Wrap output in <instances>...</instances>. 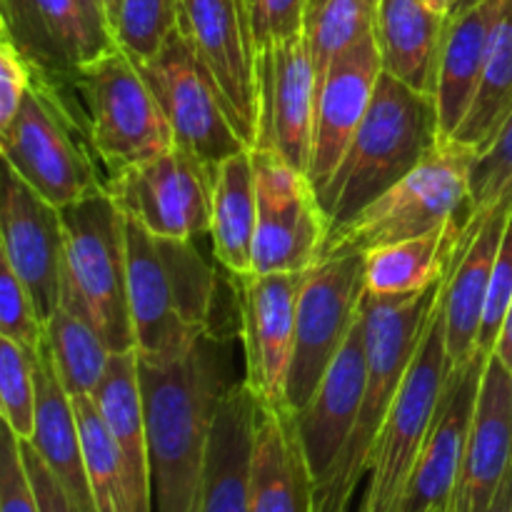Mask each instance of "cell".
Returning a JSON list of instances; mask_svg holds the SVG:
<instances>
[{
	"instance_id": "obj_31",
	"label": "cell",
	"mask_w": 512,
	"mask_h": 512,
	"mask_svg": "<svg viewBox=\"0 0 512 512\" xmlns=\"http://www.w3.org/2000/svg\"><path fill=\"white\" fill-rule=\"evenodd\" d=\"M258 220L253 148L213 168V238L215 260L233 278L253 273V240Z\"/></svg>"
},
{
	"instance_id": "obj_29",
	"label": "cell",
	"mask_w": 512,
	"mask_h": 512,
	"mask_svg": "<svg viewBox=\"0 0 512 512\" xmlns=\"http://www.w3.org/2000/svg\"><path fill=\"white\" fill-rule=\"evenodd\" d=\"M93 400L100 408V413H103L105 425H108L120 455H123L133 510L153 512L148 433H145L138 350L113 353L108 370H105L98 390L93 393Z\"/></svg>"
},
{
	"instance_id": "obj_21",
	"label": "cell",
	"mask_w": 512,
	"mask_h": 512,
	"mask_svg": "<svg viewBox=\"0 0 512 512\" xmlns=\"http://www.w3.org/2000/svg\"><path fill=\"white\" fill-rule=\"evenodd\" d=\"M3 35L40 73L65 80L118 43L95 33L80 0H0Z\"/></svg>"
},
{
	"instance_id": "obj_36",
	"label": "cell",
	"mask_w": 512,
	"mask_h": 512,
	"mask_svg": "<svg viewBox=\"0 0 512 512\" xmlns=\"http://www.w3.org/2000/svg\"><path fill=\"white\" fill-rule=\"evenodd\" d=\"M180 0H120L115 43L135 60H148L178 30Z\"/></svg>"
},
{
	"instance_id": "obj_16",
	"label": "cell",
	"mask_w": 512,
	"mask_h": 512,
	"mask_svg": "<svg viewBox=\"0 0 512 512\" xmlns=\"http://www.w3.org/2000/svg\"><path fill=\"white\" fill-rule=\"evenodd\" d=\"M180 33L218 83L235 128L258 143V75L243 0H180Z\"/></svg>"
},
{
	"instance_id": "obj_8",
	"label": "cell",
	"mask_w": 512,
	"mask_h": 512,
	"mask_svg": "<svg viewBox=\"0 0 512 512\" xmlns=\"http://www.w3.org/2000/svg\"><path fill=\"white\" fill-rule=\"evenodd\" d=\"M63 83L78 98L80 123L108 180L175 145L163 108L120 45L83 63Z\"/></svg>"
},
{
	"instance_id": "obj_1",
	"label": "cell",
	"mask_w": 512,
	"mask_h": 512,
	"mask_svg": "<svg viewBox=\"0 0 512 512\" xmlns=\"http://www.w3.org/2000/svg\"><path fill=\"white\" fill-rule=\"evenodd\" d=\"M153 512H193L215 413L230 390L225 338L205 335L173 363L138 358Z\"/></svg>"
},
{
	"instance_id": "obj_3",
	"label": "cell",
	"mask_w": 512,
	"mask_h": 512,
	"mask_svg": "<svg viewBox=\"0 0 512 512\" xmlns=\"http://www.w3.org/2000/svg\"><path fill=\"white\" fill-rule=\"evenodd\" d=\"M445 278L425 293L405 298H373L365 293L363 325L368 365L363 405L353 435L340 450L333 470L315 488V512H348L360 480L370 473L375 440L433 323Z\"/></svg>"
},
{
	"instance_id": "obj_42",
	"label": "cell",
	"mask_w": 512,
	"mask_h": 512,
	"mask_svg": "<svg viewBox=\"0 0 512 512\" xmlns=\"http://www.w3.org/2000/svg\"><path fill=\"white\" fill-rule=\"evenodd\" d=\"M0 512H38L20 438L8 425L0 438Z\"/></svg>"
},
{
	"instance_id": "obj_18",
	"label": "cell",
	"mask_w": 512,
	"mask_h": 512,
	"mask_svg": "<svg viewBox=\"0 0 512 512\" xmlns=\"http://www.w3.org/2000/svg\"><path fill=\"white\" fill-rule=\"evenodd\" d=\"M63 250L65 228L60 208L40 198L8 170L0 205V258L28 288L45 325L60 308Z\"/></svg>"
},
{
	"instance_id": "obj_19",
	"label": "cell",
	"mask_w": 512,
	"mask_h": 512,
	"mask_svg": "<svg viewBox=\"0 0 512 512\" xmlns=\"http://www.w3.org/2000/svg\"><path fill=\"white\" fill-rule=\"evenodd\" d=\"M485 363L488 358L478 353L468 365L450 373L423 453L393 512H453Z\"/></svg>"
},
{
	"instance_id": "obj_46",
	"label": "cell",
	"mask_w": 512,
	"mask_h": 512,
	"mask_svg": "<svg viewBox=\"0 0 512 512\" xmlns=\"http://www.w3.org/2000/svg\"><path fill=\"white\" fill-rule=\"evenodd\" d=\"M493 355H498L500 363H503L505 368L512 373V300H510L508 315H505L503 330H500V335H498V343H495Z\"/></svg>"
},
{
	"instance_id": "obj_17",
	"label": "cell",
	"mask_w": 512,
	"mask_h": 512,
	"mask_svg": "<svg viewBox=\"0 0 512 512\" xmlns=\"http://www.w3.org/2000/svg\"><path fill=\"white\" fill-rule=\"evenodd\" d=\"M512 213V183L495 203L475 210L460 233L443 288L445 348L450 373L478 355V338L488 305L495 258Z\"/></svg>"
},
{
	"instance_id": "obj_26",
	"label": "cell",
	"mask_w": 512,
	"mask_h": 512,
	"mask_svg": "<svg viewBox=\"0 0 512 512\" xmlns=\"http://www.w3.org/2000/svg\"><path fill=\"white\" fill-rule=\"evenodd\" d=\"M503 8L505 0H475L473 5L450 15L443 53H440L438 90H435L443 138H450L460 128L478 95L495 25L503 15Z\"/></svg>"
},
{
	"instance_id": "obj_23",
	"label": "cell",
	"mask_w": 512,
	"mask_h": 512,
	"mask_svg": "<svg viewBox=\"0 0 512 512\" xmlns=\"http://www.w3.org/2000/svg\"><path fill=\"white\" fill-rule=\"evenodd\" d=\"M365 365H368V353H365V325L360 318L348 343L320 380L313 398L295 413L315 483H320L333 470L340 450L353 435L363 405Z\"/></svg>"
},
{
	"instance_id": "obj_45",
	"label": "cell",
	"mask_w": 512,
	"mask_h": 512,
	"mask_svg": "<svg viewBox=\"0 0 512 512\" xmlns=\"http://www.w3.org/2000/svg\"><path fill=\"white\" fill-rule=\"evenodd\" d=\"M80 5H83V13L85 18L90 20V25L95 28V33L103 35L105 40H113V30H110V23H108V13H105V3L103 0H80Z\"/></svg>"
},
{
	"instance_id": "obj_10",
	"label": "cell",
	"mask_w": 512,
	"mask_h": 512,
	"mask_svg": "<svg viewBox=\"0 0 512 512\" xmlns=\"http://www.w3.org/2000/svg\"><path fill=\"white\" fill-rule=\"evenodd\" d=\"M365 253L323 258L310 268L298 303L285 405L298 413L363 318Z\"/></svg>"
},
{
	"instance_id": "obj_33",
	"label": "cell",
	"mask_w": 512,
	"mask_h": 512,
	"mask_svg": "<svg viewBox=\"0 0 512 512\" xmlns=\"http://www.w3.org/2000/svg\"><path fill=\"white\" fill-rule=\"evenodd\" d=\"M45 343L60 385L70 398L93 395L98 390L113 353L88 323L58 308L45 325Z\"/></svg>"
},
{
	"instance_id": "obj_5",
	"label": "cell",
	"mask_w": 512,
	"mask_h": 512,
	"mask_svg": "<svg viewBox=\"0 0 512 512\" xmlns=\"http://www.w3.org/2000/svg\"><path fill=\"white\" fill-rule=\"evenodd\" d=\"M60 308L88 323L110 353L135 350L125 215L110 193L65 205Z\"/></svg>"
},
{
	"instance_id": "obj_47",
	"label": "cell",
	"mask_w": 512,
	"mask_h": 512,
	"mask_svg": "<svg viewBox=\"0 0 512 512\" xmlns=\"http://www.w3.org/2000/svg\"><path fill=\"white\" fill-rule=\"evenodd\" d=\"M485 512H512V463L508 473H505L503 483H500L498 493H495L493 503L488 505V510Z\"/></svg>"
},
{
	"instance_id": "obj_6",
	"label": "cell",
	"mask_w": 512,
	"mask_h": 512,
	"mask_svg": "<svg viewBox=\"0 0 512 512\" xmlns=\"http://www.w3.org/2000/svg\"><path fill=\"white\" fill-rule=\"evenodd\" d=\"M0 153L5 168L55 208L108 190L83 123L63 95V83L35 68L23 105L0 130Z\"/></svg>"
},
{
	"instance_id": "obj_9",
	"label": "cell",
	"mask_w": 512,
	"mask_h": 512,
	"mask_svg": "<svg viewBox=\"0 0 512 512\" xmlns=\"http://www.w3.org/2000/svg\"><path fill=\"white\" fill-rule=\"evenodd\" d=\"M450 378L445 348L443 295L433 315L423 345L410 365L398 398L380 428L370 458V483L360 512H393L418 463L430 428L438 415L445 385Z\"/></svg>"
},
{
	"instance_id": "obj_32",
	"label": "cell",
	"mask_w": 512,
	"mask_h": 512,
	"mask_svg": "<svg viewBox=\"0 0 512 512\" xmlns=\"http://www.w3.org/2000/svg\"><path fill=\"white\" fill-rule=\"evenodd\" d=\"M512 118V0H505L503 15L495 25L493 43H490L488 63L478 95L470 105L468 115L450 140L485 153L498 140L503 128Z\"/></svg>"
},
{
	"instance_id": "obj_22",
	"label": "cell",
	"mask_w": 512,
	"mask_h": 512,
	"mask_svg": "<svg viewBox=\"0 0 512 512\" xmlns=\"http://www.w3.org/2000/svg\"><path fill=\"white\" fill-rule=\"evenodd\" d=\"M512 463V373L490 355L465 443L453 512H485Z\"/></svg>"
},
{
	"instance_id": "obj_24",
	"label": "cell",
	"mask_w": 512,
	"mask_h": 512,
	"mask_svg": "<svg viewBox=\"0 0 512 512\" xmlns=\"http://www.w3.org/2000/svg\"><path fill=\"white\" fill-rule=\"evenodd\" d=\"M260 398L245 380L230 385L215 413L193 512H250Z\"/></svg>"
},
{
	"instance_id": "obj_11",
	"label": "cell",
	"mask_w": 512,
	"mask_h": 512,
	"mask_svg": "<svg viewBox=\"0 0 512 512\" xmlns=\"http://www.w3.org/2000/svg\"><path fill=\"white\" fill-rule=\"evenodd\" d=\"M138 70L163 108L175 143L198 155L203 163L215 168L250 148L235 128L218 83L190 48L180 28L153 58L140 60Z\"/></svg>"
},
{
	"instance_id": "obj_50",
	"label": "cell",
	"mask_w": 512,
	"mask_h": 512,
	"mask_svg": "<svg viewBox=\"0 0 512 512\" xmlns=\"http://www.w3.org/2000/svg\"><path fill=\"white\" fill-rule=\"evenodd\" d=\"M250 3H253V0H243V5H245V13H248V8H250Z\"/></svg>"
},
{
	"instance_id": "obj_49",
	"label": "cell",
	"mask_w": 512,
	"mask_h": 512,
	"mask_svg": "<svg viewBox=\"0 0 512 512\" xmlns=\"http://www.w3.org/2000/svg\"><path fill=\"white\" fill-rule=\"evenodd\" d=\"M475 0H455L453 3V13H458V10H463V8H468V5H473Z\"/></svg>"
},
{
	"instance_id": "obj_44",
	"label": "cell",
	"mask_w": 512,
	"mask_h": 512,
	"mask_svg": "<svg viewBox=\"0 0 512 512\" xmlns=\"http://www.w3.org/2000/svg\"><path fill=\"white\" fill-rule=\"evenodd\" d=\"M20 453H23L25 468H28L38 512H80L75 508L73 500H70V495L65 493L63 485L58 483V478L50 473V468L45 465V460L40 458L38 450H35L28 440H20Z\"/></svg>"
},
{
	"instance_id": "obj_40",
	"label": "cell",
	"mask_w": 512,
	"mask_h": 512,
	"mask_svg": "<svg viewBox=\"0 0 512 512\" xmlns=\"http://www.w3.org/2000/svg\"><path fill=\"white\" fill-rule=\"evenodd\" d=\"M512 183V118L485 153L478 155L470 173V205L475 210L495 203Z\"/></svg>"
},
{
	"instance_id": "obj_39",
	"label": "cell",
	"mask_w": 512,
	"mask_h": 512,
	"mask_svg": "<svg viewBox=\"0 0 512 512\" xmlns=\"http://www.w3.org/2000/svg\"><path fill=\"white\" fill-rule=\"evenodd\" d=\"M308 5L310 0H253L248 8V25L255 53L265 45L303 35Z\"/></svg>"
},
{
	"instance_id": "obj_48",
	"label": "cell",
	"mask_w": 512,
	"mask_h": 512,
	"mask_svg": "<svg viewBox=\"0 0 512 512\" xmlns=\"http://www.w3.org/2000/svg\"><path fill=\"white\" fill-rule=\"evenodd\" d=\"M425 3H428L433 10H438V13L453 15V3H455V0H425Z\"/></svg>"
},
{
	"instance_id": "obj_13",
	"label": "cell",
	"mask_w": 512,
	"mask_h": 512,
	"mask_svg": "<svg viewBox=\"0 0 512 512\" xmlns=\"http://www.w3.org/2000/svg\"><path fill=\"white\" fill-rule=\"evenodd\" d=\"M108 193L128 220L158 238L195 240L213 225V165L175 143L168 153L108 180Z\"/></svg>"
},
{
	"instance_id": "obj_27",
	"label": "cell",
	"mask_w": 512,
	"mask_h": 512,
	"mask_svg": "<svg viewBox=\"0 0 512 512\" xmlns=\"http://www.w3.org/2000/svg\"><path fill=\"white\" fill-rule=\"evenodd\" d=\"M33 370L38 405H35V433L28 443L38 450L75 508L80 512H98L90 490L88 468H85L83 438H80L73 398L60 385L48 343H43V348L33 355Z\"/></svg>"
},
{
	"instance_id": "obj_2",
	"label": "cell",
	"mask_w": 512,
	"mask_h": 512,
	"mask_svg": "<svg viewBox=\"0 0 512 512\" xmlns=\"http://www.w3.org/2000/svg\"><path fill=\"white\" fill-rule=\"evenodd\" d=\"M128 235V300L140 360L173 363L215 328L218 275L195 240L158 238L125 218Z\"/></svg>"
},
{
	"instance_id": "obj_20",
	"label": "cell",
	"mask_w": 512,
	"mask_h": 512,
	"mask_svg": "<svg viewBox=\"0 0 512 512\" xmlns=\"http://www.w3.org/2000/svg\"><path fill=\"white\" fill-rule=\"evenodd\" d=\"M380 75L383 58L375 33H370L343 50L318 80L313 153L308 165V178L315 190L323 188L343 163L360 123L368 115Z\"/></svg>"
},
{
	"instance_id": "obj_12",
	"label": "cell",
	"mask_w": 512,
	"mask_h": 512,
	"mask_svg": "<svg viewBox=\"0 0 512 512\" xmlns=\"http://www.w3.org/2000/svg\"><path fill=\"white\" fill-rule=\"evenodd\" d=\"M258 220L253 273L310 270L323 255L330 220L308 173L275 150L253 148Z\"/></svg>"
},
{
	"instance_id": "obj_15",
	"label": "cell",
	"mask_w": 512,
	"mask_h": 512,
	"mask_svg": "<svg viewBox=\"0 0 512 512\" xmlns=\"http://www.w3.org/2000/svg\"><path fill=\"white\" fill-rule=\"evenodd\" d=\"M258 75V143L308 173L313 153L318 70L308 38L295 35L255 53Z\"/></svg>"
},
{
	"instance_id": "obj_30",
	"label": "cell",
	"mask_w": 512,
	"mask_h": 512,
	"mask_svg": "<svg viewBox=\"0 0 512 512\" xmlns=\"http://www.w3.org/2000/svg\"><path fill=\"white\" fill-rule=\"evenodd\" d=\"M463 228V220H453L418 238L368 250L365 293L373 298H405L438 285L448 275Z\"/></svg>"
},
{
	"instance_id": "obj_14",
	"label": "cell",
	"mask_w": 512,
	"mask_h": 512,
	"mask_svg": "<svg viewBox=\"0 0 512 512\" xmlns=\"http://www.w3.org/2000/svg\"><path fill=\"white\" fill-rule=\"evenodd\" d=\"M310 270L250 273L238 280V330L245 383L268 405H285L298 303ZM288 408V405H285Z\"/></svg>"
},
{
	"instance_id": "obj_7",
	"label": "cell",
	"mask_w": 512,
	"mask_h": 512,
	"mask_svg": "<svg viewBox=\"0 0 512 512\" xmlns=\"http://www.w3.org/2000/svg\"><path fill=\"white\" fill-rule=\"evenodd\" d=\"M475 160V150L440 138L438 148L418 168L370 200L348 223L330 228L320 260L418 238L453 220L468 223L473 215L470 173Z\"/></svg>"
},
{
	"instance_id": "obj_4",
	"label": "cell",
	"mask_w": 512,
	"mask_h": 512,
	"mask_svg": "<svg viewBox=\"0 0 512 512\" xmlns=\"http://www.w3.org/2000/svg\"><path fill=\"white\" fill-rule=\"evenodd\" d=\"M435 98L380 75L368 115L360 123L343 163L318 190L330 228L348 223L410 170L418 168L440 143Z\"/></svg>"
},
{
	"instance_id": "obj_28",
	"label": "cell",
	"mask_w": 512,
	"mask_h": 512,
	"mask_svg": "<svg viewBox=\"0 0 512 512\" xmlns=\"http://www.w3.org/2000/svg\"><path fill=\"white\" fill-rule=\"evenodd\" d=\"M448 20L450 15L438 13L425 0H378L375 40L383 73L435 98Z\"/></svg>"
},
{
	"instance_id": "obj_41",
	"label": "cell",
	"mask_w": 512,
	"mask_h": 512,
	"mask_svg": "<svg viewBox=\"0 0 512 512\" xmlns=\"http://www.w3.org/2000/svg\"><path fill=\"white\" fill-rule=\"evenodd\" d=\"M510 300H512V213L508 220V228H505L503 243H500L498 258H495L488 305H485L483 328H480V338H478V353L485 355V358L493 355L495 343H498V335L500 330H503L505 315H508Z\"/></svg>"
},
{
	"instance_id": "obj_43",
	"label": "cell",
	"mask_w": 512,
	"mask_h": 512,
	"mask_svg": "<svg viewBox=\"0 0 512 512\" xmlns=\"http://www.w3.org/2000/svg\"><path fill=\"white\" fill-rule=\"evenodd\" d=\"M33 83V65L3 35L0 43V130L15 118Z\"/></svg>"
},
{
	"instance_id": "obj_25",
	"label": "cell",
	"mask_w": 512,
	"mask_h": 512,
	"mask_svg": "<svg viewBox=\"0 0 512 512\" xmlns=\"http://www.w3.org/2000/svg\"><path fill=\"white\" fill-rule=\"evenodd\" d=\"M315 485L295 410L260 400L250 512H315Z\"/></svg>"
},
{
	"instance_id": "obj_34",
	"label": "cell",
	"mask_w": 512,
	"mask_h": 512,
	"mask_svg": "<svg viewBox=\"0 0 512 512\" xmlns=\"http://www.w3.org/2000/svg\"><path fill=\"white\" fill-rule=\"evenodd\" d=\"M73 408L80 438H83L85 468H88L90 490H93L98 512H135L123 455H120L93 395L73 398Z\"/></svg>"
},
{
	"instance_id": "obj_35",
	"label": "cell",
	"mask_w": 512,
	"mask_h": 512,
	"mask_svg": "<svg viewBox=\"0 0 512 512\" xmlns=\"http://www.w3.org/2000/svg\"><path fill=\"white\" fill-rule=\"evenodd\" d=\"M378 0H310L305 38L318 80L343 50L375 33Z\"/></svg>"
},
{
	"instance_id": "obj_37",
	"label": "cell",
	"mask_w": 512,
	"mask_h": 512,
	"mask_svg": "<svg viewBox=\"0 0 512 512\" xmlns=\"http://www.w3.org/2000/svg\"><path fill=\"white\" fill-rule=\"evenodd\" d=\"M35 390L33 358L8 338H0V408L3 423L20 440H33L35 433Z\"/></svg>"
},
{
	"instance_id": "obj_38",
	"label": "cell",
	"mask_w": 512,
	"mask_h": 512,
	"mask_svg": "<svg viewBox=\"0 0 512 512\" xmlns=\"http://www.w3.org/2000/svg\"><path fill=\"white\" fill-rule=\"evenodd\" d=\"M0 338L18 343L33 358L45 343V323L28 288L0 258Z\"/></svg>"
}]
</instances>
